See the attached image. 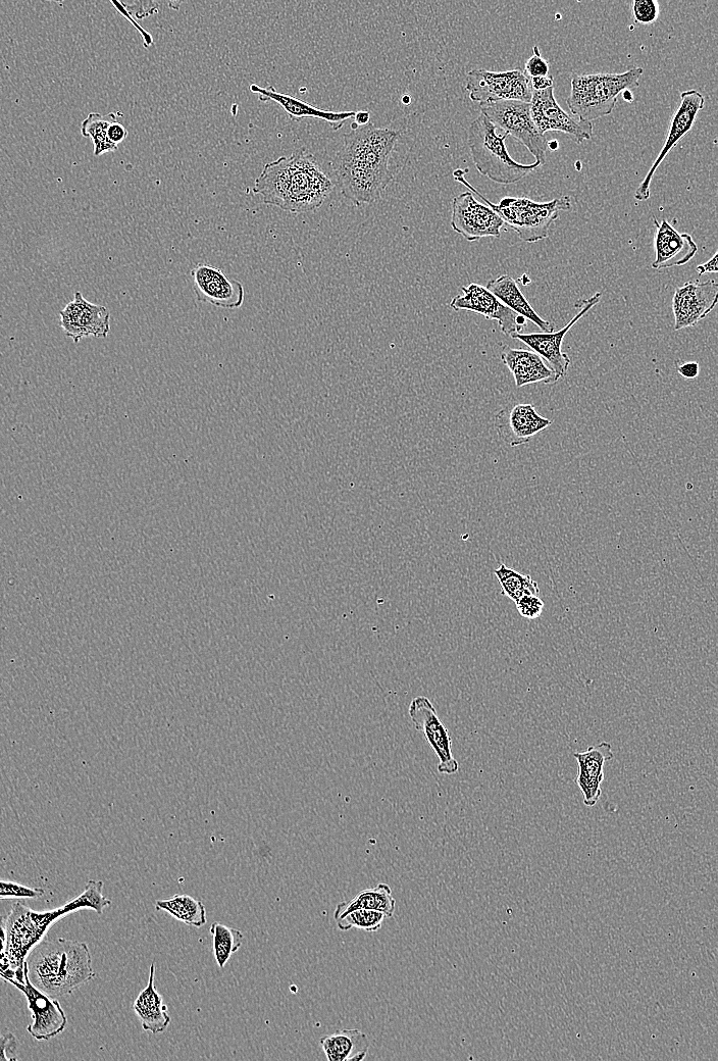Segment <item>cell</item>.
I'll use <instances>...</instances> for the list:
<instances>
[{"instance_id":"7dc6e473","label":"cell","mask_w":718,"mask_h":1061,"mask_svg":"<svg viewBox=\"0 0 718 1061\" xmlns=\"http://www.w3.org/2000/svg\"><path fill=\"white\" fill-rule=\"evenodd\" d=\"M623 96H624V99H625L626 101H628V103H633V101H634V94H633V92H632L631 90H626V91H624V92H623Z\"/></svg>"},{"instance_id":"b9f144b4","label":"cell","mask_w":718,"mask_h":1061,"mask_svg":"<svg viewBox=\"0 0 718 1061\" xmlns=\"http://www.w3.org/2000/svg\"><path fill=\"white\" fill-rule=\"evenodd\" d=\"M678 373L685 379L693 380L699 376L700 366L696 362L685 363L677 368Z\"/></svg>"},{"instance_id":"74e56055","label":"cell","mask_w":718,"mask_h":1061,"mask_svg":"<svg viewBox=\"0 0 718 1061\" xmlns=\"http://www.w3.org/2000/svg\"><path fill=\"white\" fill-rule=\"evenodd\" d=\"M17 1048L18 1041L13 1033L7 1032L0 1035V1061L19 1060V1057L16 1056Z\"/></svg>"},{"instance_id":"ba28073f","label":"cell","mask_w":718,"mask_h":1061,"mask_svg":"<svg viewBox=\"0 0 718 1061\" xmlns=\"http://www.w3.org/2000/svg\"><path fill=\"white\" fill-rule=\"evenodd\" d=\"M480 110L497 129L515 137L527 147L536 163L540 166L546 164L548 140L535 125L530 104L519 100H500L481 104Z\"/></svg>"},{"instance_id":"f546056e","label":"cell","mask_w":718,"mask_h":1061,"mask_svg":"<svg viewBox=\"0 0 718 1061\" xmlns=\"http://www.w3.org/2000/svg\"><path fill=\"white\" fill-rule=\"evenodd\" d=\"M115 122H117V115L115 113H111L107 116L91 113L82 122L81 134L83 137L92 140L95 157H100L118 150V145L114 144L108 137L109 127Z\"/></svg>"},{"instance_id":"cb8c5ba5","label":"cell","mask_w":718,"mask_h":1061,"mask_svg":"<svg viewBox=\"0 0 718 1061\" xmlns=\"http://www.w3.org/2000/svg\"><path fill=\"white\" fill-rule=\"evenodd\" d=\"M501 361L514 376L517 387L531 384H554L559 381L556 374L533 350L515 349L505 345Z\"/></svg>"},{"instance_id":"d4e9b609","label":"cell","mask_w":718,"mask_h":1061,"mask_svg":"<svg viewBox=\"0 0 718 1061\" xmlns=\"http://www.w3.org/2000/svg\"><path fill=\"white\" fill-rule=\"evenodd\" d=\"M155 979L156 964L152 963L148 984L139 994L133 1007L143 1030L156 1035L167 1030L171 1024V1017L168 1006L164 1004V997L156 989Z\"/></svg>"},{"instance_id":"8fae6325","label":"cell","mask_w":718,"mask_h":1061,"mask_svg":"<svg viewBox=\"0 0 718 1061\" xmlns=\"http://www.w3.org/2000/svg\"><path fill=\"white\" fill-rule=\"evenodd\" d=\"M408 715L415 728L424 734L439 760L438 772L452 776L459 764L452 753V738L437 715L436 707L426 696H418L409 705Z\"/></svg>"},{"instance_id":"2e32d148","label":"cell","mask_w":718,"mask_h":1061,"mask_svg":"<svg viewBox=\"0 0 718 1061\" xmlns=\"http://www.w3.org/2000/svg\"><path fill=\"white\" fill-rule=\"evenodd\" d=\"M704 106L705 98L699 91L689 90L684 91L681 94V105L672 118L665 143L660 150L657 159L635 192V198L638 201H645L650 198L651 182L656 170L663 163L665 158L669 156L673 148L692 130L698 114L704 109Z\"/></svg>"},{"instance_id":"5bb4252c","label":"cell","mask_w":718,"mask_h":1061,"mask_svg":"<svg viewBox=\"0 0 718 1061\" xmlns=\"http://www.w3.org/2000/svg\"><path fill=\"white\" fill-rule=\"evenodd\" d=\"M451 227L466 240L475 242L485 237L500 238L504 222L491 208L477 201L472 192H465L453 198Z\"/></svg>"},{"instance_id":"4fadbf2b","label":"cell","mask_w":718,"mask_h":1061,"mask_svg":"<svg viewBox=\"0 0 718 1061\" xmlns=\"http://www.w3.org/2000/svg\"><path fill=\"white\" fill-rule=\"evenodd\" d=\"M461 290L464 294L450 301V308L454 311L477 313L487 320L497 321L501 332L509 337L521 333L527 326L528 321L524 317L504 306L485 286L472 283Z\"/></svg>"},{"instance_id":"1f68e13d","label":"cell","mask_w":718,"mask_h":1061,"mask_svg":"<svg viewBox=\"0 0 718 1061\" xmlns=\"http://www.w3.org/2000/svg\"><path fill=\"white\" fill-rule=\"evenodd\" d=\"M210 932L216 962L220 969H224L231 956L240 949L244 936L241 931L221 923L213 924Z\"/></svg>"},{"instance_id":"ab89813d","label":"cell","mask_w":718,"mask_h":1061,"mask_svg":"<svg viewBox=\"0 0 718 1061\" xmlns=\"http://www.w3.org/2000/svg\"><path fill=\"white\" fill-rule=\"evenodd\" d=\"M112 5H113V6H114V7L116 8V10H117V11H118V12H119V13H120V14H121L122 16H124V17H125V18H126V19H127V20H128V21H129V22H130V23H131V24H132V25H133V26H134V27L136 28V29H137V31H138V32L140 33V35H141V37H142V39H143V43H144V46H145L146 48H149V47H150V46H151V45L153 44V38H152V36L150 35V33H148V32H147L146 30H144V29H143V28H142V27H141V26H140V25H139V24H138V23H137V22L135 21V19L133 18V16H132V15H131V14H130V13H129V12L127 11V10H126V8L124 7L123 3H120V2H112Z\"/></svg>"},{"instance_id":"f6af8a7d","label":"cell","mask_w":718,"mask_h":1061,"mask_svg":"<svg viewBox=\"0 0 718 1061\" xmlns=\"http://www.w3.org/2000/svg\"><path fill=\"white\" fill-rule=\"evenodd\" d=\"M696 270H697V273H698L699 276H702V275H705V274H709V273L710 274L711 273H717L718 272V268H717V252H716V254L713 256V258L710 261H708L707 263H705L703 265H699L696 268Z\"/></svg>"},{"instance_id":"8d00e7d4","label":"cell","mask_w":718,"mask_h":1061,"mask_svg":"<svg viewBox=\"0 0 718 1061\" xmlns=\"http://www.w3.org/2000/svg\"><path fill=\"white\" fill-rule=\"evenodd\" d=\"M549 64L540 53L539 47L534 46V55L526 63L524 73L531 80L549 75Z\"/></svg>"},{"instance_id":"e0dca14e","label":"cell","mask_w":718,"mask_h":1061,"mask_svg":"<svg viewBox=\"0 0 718 1061\" xmlns=\"http://www.w3.org/2000/svg\"><path fill=\"white\" fill-rule=\"evenodd\" d=\"M192 289L200 302L226 310L242 307L245 297L243 285L230 280L225 273L209 264H198L191 271Z\"/></svg>"},{"instance_id":"603a6c76","label":"cell","mask_w":718,"mask_h":1061,"mask_svg":"<svg viewBox=\"0 0 718 1061\" xmlns=\"http://www.w3.org/2000/svg\"><path fill=\"white\" fill-rule=\"evenodd\" d=\"M250 91L258 94L259 99L265 101V103L274 101L287 113L292 121L296 122L306 118L318 119L328 123L334 131H338L347 120L355 116V112H331L318 109L294 96L278 92L273 86L264 88L251 84Z\"/></svg>"},{"instance_id":"c3c4849f","label":"cell","mask_w":718,"mask_h":1061,"mask_svg":"<svg viewBox=\"0 0 718 1061\" xmlns=\"http://www.w3.org/2000/svg\"><path fill=\"white\" fill-rule=\"evenodd\" d=\"M547 147H548V149H550L552 151H555V150H558L559 143L556 140H551V141H548Z\"/></svg>"},{"instance_id":"f35d334b","label":"cell","mask_w":718,"mask_h":1061,"mask_svg":"<svg viewBox=\"0 0 718 1061\" xmlns=\"http://www.w3.org/2000/svg\"><path fill=\"white\" fill-rule=\"evenodd\" d=\"M126 10L137 19H145L159 13V5L153 2H134L130 5L124 4Z\"/></svg>"},{"instance_id":"4316f807","label":"cell","mask_w":718,"mask_h":1061,"mask_svg":"<svg viewBox=\"0 0 718 1061\" xmlns=\"http://www.w3.org/2000/svg\"><path fill=\"white\" fill-rule=\"evenodd\" d=\"M320 1045L329 1061H362L370 1050L368 1036L358 1029H344L327 1035Z\"/></svg>"},{"instance_id":"bcb514c9","label":"cell","mask_w":718,"mask_h":1061,"mask_svg":"<svg viewBox=\"0 0 718 1061\" xmlns=\"http://www.w3.org/2000/svg\"><path fill=\"white\" fill-rule=\"evenodd\" d=\"M354 119V123L358 127H363L371 123V114L369 112L359 111L355 113Z\"/></svg>"},{"instance_id":"4dcf8cb0","label":"cell","mask_w":718,"mask_h":1061,"mask_svg":"<svg viewBox=\"0 0 718 1061\" xmlns=\"http://www.w3.org/2000/svg\"><path fill=\"white\" fill-rule=\"evenodd\" d=\"M494 573L502 593L515 603L523 596L540 594L539 585L531 576L523 575L503 564Z\"/></svg>"},{"instance_id":"8992f818","label":"cell","mask_w":718,"mask_h":1061,"mask_svg":"<svg viewBox=\"0 0 718 1061\" xmlns=\"http://www.w3.org/2000/svg\"><path fill=\"white\" fill-rule=\"evenodd\" d=\"M643 73L642 68H633L622 74H575L571 77L568 107L583 122L609 116L621 93L639 87Z\"/></svg>"},{"instance_id":"52a82bcc","label":"cell","mask_w":718,"mask_h":1061,"mask_svg":"<svg viewBox=\"0 0 718 1061\" xmlns=\"http://www.w3.org/2000/svg\"><path fill=\"white\" fill-rule=\"evenodd\" d=\"M507 137L506 133L498 135L497 128L483 114L469 129V146L477 170L501 185L518 183L541 167L538 163L522 165L512 159L505 145Z\"/></svg>"},{"instance_id":"f1b7e54d","label":"cell","mask_w":718,"mask_h":1061,"mask_svg":"<svg viewBox=\"0 0 718 1061\" xmlns=\"http://www.w3.org/2000/svg\"><path fill=\"white\" fill-rule=\"evenodd\" d=\"M157 911H164L176 920L194 927L201 928L207 924V909L202 901L189 895L177 894L169 899L156 902Z\"/></svg>"},{"instance_id":"277c9868","label":"cell","mask_w":718,"mask_h":1061,"mask_svg":"<svg viewBox=\"0 0 718 1061\" xmlns=\"http://www.w3.org/2000/svg\"><path fill=\"white\" fill-rule=\"evenodd\" d=\"M26 964L31 983L51 998L71 995L96 974L85 942L44 938L29 953Z\"/></svg>"},{"instance_id":"d6a6232c","label":"cell","mask_w":718,"mask_h":1061,"mask_svg":"<svg viewBox=\"0 0 718 1061\" xmlns=\"http://www.w3.org/2000/svg\"><path fill=\"white\" fill-rule=\"evenodd\" d=\"M386 919H388L387 915L382 912L373 911V909H356L337 920L336 923L338 929L343 932L356 929L374 933L383 927Z\"/></svg>"},{"instance_id":"60d3db41","label":"cell","mask_w":718,"mask_h":1061,"mask_svg":"<svg viewBox=\"0 0 718 1061\" xmlns=\"http://www.w3.org/2000/svg\"><path fill=\"white\" fill-rule=\"evenodd\" d=\"M128 130L120 123H113L108 130L109 139L116 145L122 143L128 137Z\"/></svg>"},{"instance_id":"30bf717a","label":"cell","mask_w":718,"mask_h":1061,"mask_svg":"<svg viewBox=\"0 0 718 1061\" xmlns=\"http://www.w3.org/2000/svg\"><path fill=\"white\" fill-rule=\"evenodd\" d=\"M601 297L602 294L598 292L590 298L579 300L576 305L578 314L566 327L559 331L532 334L519 333L512 335L511 338L522 341L536 352L560 380L567 376L572 364L569 355L562 351L563 339L586 314L598 305Z\"/></svg>"},{"instance_id":"d590c367","label":"cell","mask_w":718,"mask_h":1061,"mask_svg":"<svg viewBox=\"0 0 718 1061\" xmlns=\"http://www.w3.org/2000/svg\"><path fill=\"white\" fill-rule=\"evenodd\" d=\"M516 604L520 615L531 621L540 618L544 609V602L537 595L523 596Z\"/></svg>"},{"instance_id":"d6986e66","label":"cell","mask_w":718,"mask_h":1061,"mask_svg":"<svg viewBox=\"0 0 718 1061\" xmlns=\"http://www.w3.org/2000/svg\"><path fill=\"white\" fill-rule=\"evenodd\" d=\"M718 284L714 280L689 281L676 289L673 298L675 330L698 325L716 307Z\"/></svg>"},{"instance_id":"7a4b0ae2","label":"cell","mask_w":718,"mask_h":1061,"mask_svg":"<svg viewBox=\"0 0 718 1061\" xmlns=\"http://www.w3.org/2000/svg\"><path fill=\"white\" fill-rule=\"evenodd\" d=\"M334 188L315 156L299 148L290 157L267 164L253 191L263 196L266 205L303 214L320 209Z\"/></svg>"},{"instance_id":"9a60e30c","label":"cell","mask_w":718,"mask_h":1061,"mask_svg":"<svg viewBox=\"0 0 718 1061\" xmlns=\"http://www.w3.org/2000/svg\"><path fill=\"white\" fill-rule=\"evenodd\" d=\"M530 105L533 121L542 134L561 132L569 135L578 144L592 139L593 124L575 119L564 112L554 97V87L533 90Z\"/></svg>"},{"instance_id":"7bdbcfd3","label":"cell","mask_w":718,"mask_h":1061,"mask_svg":"<svg viewBox=\"0 0 718 1061\" xmlns=\"http://www.w3.org/2000/svg\"><path fill=\"white\" fill-rule=\"evenodd\" d=\"M530 81L533 90L540 91L554 87V79L551 75H548L546 77L534 78Z\"/></svg>"},{"instance_id":"6da1fadb","label":"cell","mask_w":718,"mask_h":1061,"mask_svg":"<svg viewBox=\"0 0 718 1061\" xmlns=\"http://www.w3.org/2000/svg\"><path fill=\"white\" fill-rule=\"evenodd\" d=\"M399 138L400 131L373 123L344 135L331 166L341 193L355 205L374 204L393 181L389 160Z\"/></svg>"},{"instance_id":"681fc988","label":"cell","mask_w":718,"mask_h":1061,"mask_svg":"<svg viewBox=\"0 0 718 1061\" xmlns=\"http://www.w3.org/2000/svg\"><path fill=\"white\" fill-rule=\"evenodd\" d=\"M408 98H409L408 96H404L403 99H402L403 103L406 104V105H408L410 103V99H408Z\"/></svg>"},{"instance_id":"484cf974","label":"cell","mask_w":718,"mask_h":1061,"mask_svg":"<svg viewBox=\"0 0 718 1061\" xmlns=\"http://www.w3.org/2000/svg\"><path fill=\"white\" fill-rule=\"evenodd\" d=\"M511 311L538 326L544 333L554 331V326L541 318L531 306L520 286L508 275H501L488 282L486 287Z\"/></svg>"},{"instance_id":"836d02e7","label":"cell","mask_w":718,"mask_h":1061,"mask_svg":"<svg viewBox=\"0 0 718 1061\" xmlns=\"http://www.w3.org/2000/svg\"><path fill=\"white\" fill-rule=\"evenodd\" d=\"M45 892L41 888H30L19 883L0 880V899H40Z\"/></svg>"},{"instance_id":"5b68a950","label":"cell","mask_w":718,"mask_h":1061,"mask_svg":"<svg viewBox=\"0 0 718 1061\" xmlns=\"http://www.w3.org/2000/svg\"><path fill=\"white\" fill-rule=\"evenodd\" d=\"M468 171L469 169H457L453 172V177L480 196L502 219L504 225L514 230L525 242L536 243L548 238L549 229L559 218V214L572 210V201L567 195L543 204L524 197H505L495 205L467 181L465 176Z\"/></svg>"},{"instance_id":"83f0119b","label":"cell","mask_w":718,"mask_h":1061,"mask_svg":"<svg viewBox=\"0 0 718 1061\" xmlns=\"http://www.w3.org/2000/svg\"><path fill=\"white\" fill-rule=\"evenodd\" d=\"M396 899L392 895L391 887L381 883L375 888H370L358 893L352 900L339 903L334 912L335 921L342 919L356 909H373L382 912L388 918L395 913Z\"/></svg>"},{"instance_id":"e575fe53","label":"cell","mask_w":718,"mask_h":1061,"mask_svg":"<svg viewBox=\"0 0 718 1061\" xmlns=\"http://www.w3.org/2000/svg\"><path fill=\"white\" fill-rule=\"evenodd\" d=\"M659 13V4L656 0H636L633 4V15L638 24L655 23Z\"/></svg>"},{"instance_id":"7402d4cb","label":"cell","mask_w":718,"mask_h":1061,"mask_svg":"<svg viewBox=\"0 0 718 1061\" xmlns=\"http://www.w3.org/2000/svg\"><path fill=\"white\" fill-rule=\"evenodd\" d=\"M578 763L577 785L584 795V804L594 807L602 796L604 765L613 759L612 746L602 742L573 754Z\"/></svg>"},{"instance_id":"ffe728a7","label":"cell","mask_w":718,"mask_h":1061,"mask_svg":"<svg viewBox=\"0 0 718 1061\" xmlns=\"http://www.w3.org/2000/svg\"><path fill=\"white\" fill-rule=\"evenodd\" d=\"M552 425L542 417L533 404H517L501 410L495 417V428L499 438L511 447L531 442L533 437Z\"/></svg>"},{"instance_id":"ee69618b","label":"cell","mask_w":718,"mask_h":1061,"mask_svg":"<svg viewBox=\"0 0 718 1061\" xmlns=\"http://www.w3.org/2000/svg\"><path fill=\"white\" fill-rule=\"evenodd\" d=\"M0 977H2L5 981L9 983L12 980H16V976L14 972L10 969V966L7 962V958L3 955H0Z\"/></svg>"},{"instance_id":"44dd1931","label":"cell","mask_w":718,"mask_h":1061,"mask_svg":"<svg viewBox=\"0 0 718 1061\" xmlns=\"http://www.w3.org/2000/svg\"><path fill=\"white\" fill-rule=\"evenodd\" d=\"M654 270H665L688 264L698 252V246L688 233L678 232L668 221H655Z\"/></svg>"},{"instance_id":"3957f363","label":"cell","mask_w":718,"mask_h":1061,"mask_svg":"<svg viewBox=\"0 0 718 1061\" xmlns=\"http://www.w3.org/2000/svg\"><path fill=\"white\" fill-rule=\"evenodd\" d=\"M105 883L90 880L75 899L53 911L36 912L23 902L13 905L6 920V958L16 980L24 983V966L32 949L40 943L51 927L73 913L91 909L102 915L112 904L104 895Z\"/></svg>"},{"instance_id":"7c38bea8","label":"cell","mask_w":718,"mask_h":1061,"mask_svg":"<svg viewBox=\"0 0 718 1061\" xmlns=\"http://www.w3.org/2000/svg\"><path fill=\"white\" fill-rule=\"evenodd\" d=\"M10 983L23 992L27 998L32 1015V1023L27 1027V1031L34 1039L46 1041L65 1031L68 1021L62 1005L58 999L49 997L31 983L26 963L24 983L17 980H12Z\"/></svg>"},{"instance_id":"ac0fdd59","label":"cell","mask_w":718,"mask_h":1061,"mask_svg":"<svg viewBox=\"0 0 718 1061\" xmlns=\"http://www.w3.org/2000/svg\"><path fill=\"white\" fill-rule=\"evenodd\" d=\"M61 327L75 343L86 337L106 338L111 332V314L76 292L74 300L60 312Z\"/></svg>"},{"instance_id":"9c48e42d","label":"cell","mask_w":718,"mask_h":1061,"mask_svg":"<svg viewBox=\"0 0 718 1061\" xmlns=\"http://www.w3.org/2000/svg\"><path fill=\"white\" fill-rule=\"evenodd\" d=\"M466 89L475 103L491 104L500 100H519L531 103L533 88L530 79L520 69L491 72L476 69L467 76Z\"/></svg>"}]
</instances>
